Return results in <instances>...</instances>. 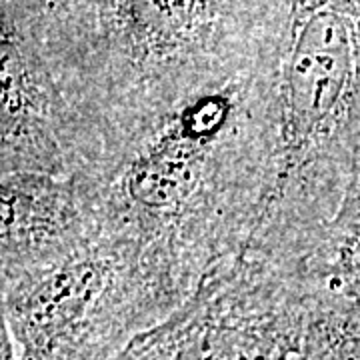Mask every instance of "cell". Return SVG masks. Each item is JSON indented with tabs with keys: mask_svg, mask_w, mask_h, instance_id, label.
I'll return each mask as SVG.
<instances>
[{
	"mask_svg": "<svg viewBox=\"0 0 360 360\" xmlns=\"http://www.w3.org/2000/svg\"><path fill=\"white\" fill-rule=\"evenodd\" d=\"M266 148L245 77L180 106L136 142L96 193V234L115 255L144 328L250 243Z\"/></svg>",
	"mask_w": 360,
	"mask_h": 360,
	"instance_id": "6da1fadb",
	"label": "cell"
},
{
	"mask_svg": "<svg viewBox=\"0 0 360 360\" xmlns=\"http://www.w3.org/2000/svg\"><path fill=\"white\" fill-rule=\"evenodd\" d=\"M246 108L266 191L245 252L302 264L360 165V0H250Z\"/></svg>",
	"mask_w": 360,
	"mask_h": 360,
	"instance_id": "7a4b0ae2",
	"label": "cell"
},
{
	"mask_svg": "<svg viewBox=\"0 0 360 360\" xmlns=\"http://www.w3.org/2000/svg\"><path fill=\"white\" fill-rule=\"evenodd\" d=\"M252 20L250 0H86L39 39L106 180L180 106L245 77Z\"/></svg>",
	"mask_w": 360,
	"mask_h": 360,
	"instance_id": "3957f363",
	"label": "cell"
},
{
	"mask_svg": "<svg viewBox=\"0 0 360 360\" xmlns=\"http://www.w3.org/2000/svg\"><path fill=\"white\" fill-rule=\"evenodd\" d=\"M312 284L300 264L248 252L220 260L179 309L116 360H296Z\"/></svg>",
	"mask_w": 360,
	"mask_h": 360,
	"instance_id": "277c9868",
	"label": "cell"
},
{
	"mask_svg": "<svg viewBox=\"0 0 360 360\" xmlns=\"http://www.w3.org/2000/svg\"><path fill=\"white\" fill-rule=\"evenodd\" d=\"M0 304L16 360H116L144 330L96 232L65 258L0 283Z\"/></svg>",
	"mask_w": 360,
	"mask_h": 360,
	"instance_id": "5b68a950",
	"label": "cell"
},
{
	"mask_svg": "<svg viewBox=\"0 0 360 360\" xmlns=\"http://www.w3.org/2000/svg\"><path fill=\"white\" fill-rule=\"evenodd\" d=\"M0 22V174L104 182L103 153L66 96L42 42L6 16Z\"/></svg>",
	"mask_w": 360,
	"mask_h": 360,
	"instance_id": "8992f818",
	"label": "cell"
},
{
	"mask_svg": "<svg viewBox=\"0 0 360 360\" xmlns=\"http://www.w3.org/2000/svg\"><path fill=\"white\" fill-rule=\"evenodd\" d=\"M101 184L37 172L0 174V283L49 266L96 232Z\"/></svg>",
	"mask_w": 360,
	"mask_h": 360,
	"instance_id": "52a82bcc",
	"label": "cell"
},
{
	"mask_svg": "<svg viewBox=\"0 0 360 360\" xmlns=\"http://www.w3.org/2000/svg\"><path fill=\"white\" fill-rule=\"evenodd\" d=\"M302 269L312 286L360 298V165L335 219Z\"/></svg>",
	"mask_w": 360,
	"mask_h": 360,
	"instance_id": "ba28073f",
	"label": "cell"
},
{
	"mask_svg": "<svg viewBox=\"0 0 360 360\" xmlns=\"http://www.w3.org/2000/svg\"><path fill=\"white\" fill-rule=\"evenodd\" d=\"M298 360H360V298L314 286Z\"/></svg>",
	"mask_w": 360,
	"mask_h": 360,
	"instance_id": "9c48e42d",
	"label": "cell"
},
{
	"mask_svg": "<svg viewBox=\"0 0 360 360\" xmlns=\"http://www.w3.org/2000/svg\"><path fill=\"white\" fill-rule=\"evenodd\" d=\"M86 0H0V16L25 26L37 39H46Z\"/></svg>",
	"mask_w": 360,
	"mask_h": 360,
	"instance_id": "30bf717a",
	"label": "cell"
},
{
	"mask_svg": "<svg viewBox=\"0 0 360 360\" xmlns=\"http://www.w3.org/2000/svg\"><path fill=\"white\" fill-rule=\"evenodd\" d=\"M0 342H2V347H0V360H16V354H14V348L13 342H11V338H8V333L4 330V326H2V330H0Z\"/></svg>",
	"mask_w": 360,
	"mask_h": 360,
	"instance_id": "8fae6325",
	"label": "cell"
},
{
	"mask_svg": "<svg viewBox=\"0 0 360 360\" xmlns=\"http://www.w3.org/2000/svg\"><path fill=\"white\" fill-rule=\"evenodd\" d=\"M296 360H298V359H296Z\"/></svg>",
	"mask_w": 360,
	"mask_h": 360,
	"instance_id": "7c38bea8",
	"label": "cell"
}]
</instances>
